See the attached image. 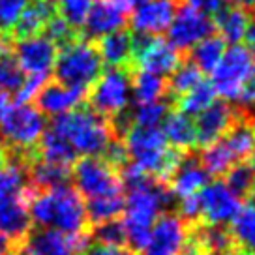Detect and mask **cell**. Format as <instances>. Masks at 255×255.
Returning a JSON list of instances; mask_svg holds the SVG:
<instances>
[{
	"label": "cell",
	"instance_id": "1",
	"mask_svg": "<svg viewBox=\"0 0 255 255\" xmlns=\"http://www.w3.org/2000/svg\"><path fill=\"white\" fill-rule=\"evenodd\" d=\"M124 195V233H126V246L135 254H143L148 244L152 225L163 214V208H167L175 195L169 190L167 184L158 182L152 176L133 188H128Z\"/></svg>",
	"mask_w": 255,
	"mask_h": 255
},
{
	"label": "cell",
	"instance_id": "2",
	"mask_svg": "<svg viewBox=\"0 0 255 255\" xmlns=\"http://www.w3.org/2000/svg\"><path fill=\"white\" fill-rule=\"evenodd\" d=\"M28 210L32 223H36L38 227L62 233H85L90 229L85 201L72 186L36 191L32 195Z\"/></svg>",
	"mask_w": 255,
	"mask_h": 255
},
{
	"label": "cell",
	"instance_id": "3",
	"mask_svg": "<svg viewBox=\"0 0 255 255\" xmlns=\"http://www.w3.org/2000/svg\"><path fill=\"white\" fill-rule=\"evenodd\" d=\"M51 129L72 144L75 154L102 156L113 137L111 122L90 107H77L70 113L55 117Z\"/></svg>",
	"mask_w": 255,
	"mask_h": 255
},
{
	"label": "cell",
	"instance_id": "4",
	"mask_svg": "<svg viewBox=\"0 0 255 255\" xmlns=\"http://www.w3.org/2000/svg\"><path fill=\"white\" fill-rule=\"evenodd\" d=\"M45 128L43 113L32 104H8L0 111V139L9 156L30 159Z\"/></svg>",
	"mask_w": 255,
	"mask_h": 255
},
{
	"label": "cell",
	"instance_id": "5",
	"mask_svg": "<svg viewBox=\"0 0 255 255\" xmlns=\"http://www.w3.org/2000/svg\"><path fill=\"white\" fill-rule=\"evenodd\" d=\"M53 72L58 83L90 88L104 73V60L92 41L77 38L60 47V53H56Z\"/></svg>",
	"mask_w": 255,
	"mask_h": 255
},
{
	"label": "cell",
	"instance_id": "6",
	"mask_svg": "<svg viewBox=\"0 0 255 255\" xmlns=\"http://www.w3.org/2000/svg\"><path fill=\"white\" fill-rule=\"evenodd\" d=\"M131 73L133 72L126 68H113L102 73L88 88V107L107 120L126 113L131 100Z\"/></svg>",
	"mask_w": 255,
	"mask_h": 255
},
{
	"label": "cell",
	"instance_id": "7",
	"mask_svg": "<svg viewBox=\"0 0 255 255\" xmlns=\"http://www.w3.org/2000/svg\"><path fill=\"white\" fill-rule=\"evenodd\" d=\"M255 70V56L246 45L233 43L229 49H225L220 64L214 68L212 75V87L216 96H222L225 102H237L242 88L246 87L250 77Z\"/></svg>",
	"mask_w": 255,
	"mask_h": 255
},
{
	"label": "cell",
	"instance_id": "8",
	"mask_svg": "<svg viewBox=\"0 0 255 255\" xmlns=\"http://www.w3.org/2000/svg\"><path fill=\"white\" fill-rule=\"evenodd\" d=\"M72 178L75 190L87 201L124 193L120 173L102 156H85L75 161L72 165Z\"/></svg>",
	"mask_w": 255,
	"mask_h": 255
},
{
	"label": "cell",
	"instance_id": "9",
	"mask_svg": "<svg viewBox=\"0 0 255 255\" xmlns=\"http://www.w3.org/2000/svg\"><path fill=\"white\" fill-rule=\"evenodd\" d=\"M90 233H62L56 229H32L17 246L19 255H83L88 248Z\"/></svg>",
	"mask_w": 255,
	"mask_h": 255
},
{
	"label": "cell",
	"instance_id": "10",
	"mask_svg": "<svg viewBox=\"0 0 255 255\" xmlns=\"http://www.w3.org/2000/svg\"><path fill=\"white\" fill-rule=\"evenodd\" d=\"M133 41V72H148L154 75H171L180 66L182 58L167 40L148 34H131Z\"/></svg>",
	"mask_w": 255,
	"mask_h": 255
},
{
	"label": "cell",
	"instance_id": "11",
	"mask_svg": "<svg viewBox=\"0 0 255 255\" xmlns=\"http://www.w3.org/2000/svg\"><path fill=\"white\" fill-rule=\"evenodd\" d=\"M199 201V222L203 225H222L233 222V218L242 207V199H239L229 186L222 180L208 182L201 191H197Z\"/></svg>",
	"mask_w": 255,
	"mask_h": 255
},
{
	"label": "cell",
	"instance_id": "12",
	"mask_svg": "<svg viewBox=\"0 0 255 255\" xmlns=\"http://www.w3.org/2000/svg\"><path fill=\"white\" fill-rule=\"evenodd\" d=\"M191 223L175 212H163L152 225L143 255H178L190 239Z\"/></svg>",
	"mask_w": 255,
	"mask_h": 255
},
{
	"label": "cell",
	"instance_id": "13",
	"mask_svg": "<svg viewBox=\"0 0 255 255\" xmlns=\"http://www.w3.org/2000/svg\"><path fill=\"white\" fill-rule=\"evenodd\" d=\"M214 32L212 17L201 13L199 9L191 6H180L176 8V13L167 28L169 43L178 51H190L193 45H197L201 40H205Z\"/></svg>",
	"mask_w": 255,
	"mask_h": 255
},
{
	"label": "cell",
	"instance_id": "14",
	"mask_svg": "<svg viewBox=\"0 0 255 255\" xmlns=\"http://www.w3.org/2000/svg\"><path fill=\"white\" fill-rule=\"evenodd\" d=\"M128 13H131L128 0H98L90 6L87 21L81 28V38L100 40L102 36L122 30L128 23Z\"/></svg>",
	"mask_w": 255,
	"mask_h": 255
},
{
	"label": "cell",
	"instance_id": "15",
	"mask_svg": "<svg viewBox=\"0 0 255 255\" xmlns=\"http://www.w3.org/2000/svg\"><path fill=\"white\" fill-rule=\"evenodd\" d=\"M34 193L36 190L28 184H24L19 193L0 201V233H4L15 244V248L32 231V218L28 205H30Z\"/></svg>",
	"mask_w": 255,
	"mask_h": 255
},
{
	"label": "cell",
	"instance_id": "16",
	"mask_svg": "<svg viewBox=\"0 0 255 255\" xmlns=\"http://www.w3.org/2000/svg\"><path fill=\"white\" fill-rule=\"evenodd\" d=\"M11 49L24 75H41V77H49L58 53L55 43L43 34L15 40V43H11Z\"/></svg>",
	"mask_w": 255,
	"mask_h": 255
},
{
	"label": "cell",
	"instance_id": "17",
	"mask_svg": "<svg viewBox=\"0 0 255 255\" xmlns=\"http://www.w3.org/2000/svg\"><path fill=\"white\" fill-rule=\"evenodd\" d=\"M239 119V109H235L227 102H214L208 105L205 111L197 115L193 120L195 124V143L197 146L205 148L208 144L220 141L231 126Z\"/></svg>",
	"mask_w": 255,
	"mask_h": 255
},
{
	"label": "cell",
	"instance_id": "18",
	"mask_svg": "<svg viewBox=\"0 0 255 255\" xmlns=\"http://www.w3.org/2000/svg\"><path fill=\"white\" fill-rule=\"evenodd\" d=\"M87 96L88 88L70 87V85H64L58 81H53V83L47 81L36 94V102H38V109L43 115H49L55 119L64 113H70L81 107L83 102L87 100Z\"/></svg>",
	"mask_w": 255,
	"mask_h": 255
},
{
	"label": "cell",
	"instance_id": "19",
	"mask_svg": "<svg viewBox=\"0 0 255 255\" xmlns=\"http://www.w3.org/2000/svg\"><path fill=\"white\" fill-rule=\"evenodd\" d=\"M178 8V0H148L146 4L133 9L131 28L139 34L158 36L169 28Z\"/></svg>",
	"mask_w": 255,
	"mask_h": 255
},
{
	"label": "cell",
	"instance_id": "20",
	"mask_svg": "<svg viewBox=\"0 0 255 255\" xmlns=\"http://www.w3.org/2000/svg\"><path fill=\"white\" fill-rule=\"evenodd\" d=\"M208 180H210V175L205 171L199 156L193 154V150H190L184 154L182 161L178 163V167L173 173L167 186L175 197L182 199V197L201 191L208 184Z\"/></svg>",
	"mask_w": 255,
	"mask_h": 255
},
{
	"label": "cell",
	"instance_id": "21",
	"mask_svg": "<svg viewBox=\"0 0 255 255\" xmlns=\"http://www.w3.org/2000/svg\"><path fill=\"white\" fill-rule=\"evenodd\" d=\"M98 53L102 56L104 64L111 68H126L133 72V41L131 32L117 30L98 40Z\"/></svg>",
	"mask_w": 255,
	"mask_h": 255
},
{
	"label": "cell",
	"instance_id": "22",
	"mask_svg": "<svg viewBox=\"0 0 255 255\" xmlns=\"http://www.w3.org/2000/svg\"><path fill=\"white\" fill-rule=\"evenodd\" d=\"M55 2L49 0H28L24 6L23 13L17 21L15 28L11 32V40H23V38H32L38 36L45 30L49 19L55 15Z\"/></svg>",
	"mask_w": 255,
	"mask_h": 255
},
{
	"label": "cell",
	"instance_id": "23",
	"mask_svg": "<svg viewBox=\"0 0 255 255\" xmlns=\"http://www.w3.org/2000/svg\"><path fill=\"white\" fill-rule=\"evenodd\" d=\"M250 21H252V17L246 11V8H240V6H235L229 2L218 13L212 15L214 30L220 32V38L231 45L244 40Z\"/></svg>",
	"mask_w": 255,
	"mask_h": 255
},
{
	"label": "cell",
	"instance_id": "24",
	"mask_svg": "<svg viewBox=\"0 0 255 255\" xmlns=\"http://www.w3.org/2000/svg\"><path fill=\"white\" fill-rule=\"evenodd\" d=\"M161 133L165 137L167 144L178 150L190 152L193 150L197 143H195V124L193 120L180 111H169L165 119L161 122Z\"/></svg>",
	"mask_w": 255,
	"mask_h": 255
},
{
	"label": "cell",
	"instance_id": "25",
	"mask_svg": "<svg viewBox=\"0 0 255 255\" xmlns=\"http://www.w3.org/2000/svg\"><path fill=\"white\" fill-rule=\"evenodd\" d=\"M229 233L240 254L255 255V193L233 218Z\"/></svg>",
	"mask_w": 255,
	"mask_h": 255
},
{
	"label": "cell",
	"instance_id": "26",
	"mask_svg": "<svg viewBox=\"0 0 255 255\" xmlns=\"http://www.w3.org/2000/svg\"><path fill=\"white\" fill-rule=\"evenodd\" d=\"M34 156L38 159L49 161V163H56V165H64V167H72L75 163L77 154L72 148V144L68 143L62 135H58L51 128L43 131L40 143L34 150Z\"/></svg>",
	"mask_w": 255,
	"mask_h": 255
},
{
	"label": "cell",
	"instance_id": "27",
	"mask_svg": "<svg viewBox=\"0 0 255 255\" xmlns=\"http://www.w3.org/2000/svg\"><path fill=\"white\" fill-rule=\"evenodd\" d=\"M24 81V73L17 64L11 40L0 38V90L8 94H17Z\"/></svg>",
	"mask_w": 255,
	"mask_h": 255
},
{
	"label": "cell",
	"instance_id": "28",
	"mask_svg": "<svg viewBox=\"0 0 255 255\" xmlns=\"http://www.w3.org/2000/svg\"><path fill=\"white\" fill-rule=\"evenodd\" d=\"M225 49H227V43L220 36L210 34L190 49V62L195 64L203 73H212L222 60Z\"/></svg>",
	"mask_w": 255,
	"mask_h": 255
},
{
	"label": "cell",
	"instance_id": "29",
	"mask_svg": "<svg viewBox=\"0 0 255 255\" xmlns=\"http://www.w3.org/2000/svg\"><path fill=\"white\" fill-rule=\"evenodd\" d=\"M167 94V83L161 75H154L148 72L131 73V98L141 104L158 102Z\"/></svg>",
	"mask_w": 255,
	"mask_h": 255
},
{
	"label": "cell",
	"instance_id": "30",
	"mask_svg": "<svg viewBox=\"0 0 255 255\" xmlns=\"http://www.w3.org/2000/svg\"><path fill=\"white\" fill-rule=\"evenodd\" d=\"M26 163L28 159L6 154L4 165H0V201L23 190L26 184Z\"/></svg>",
	"mask_w": 255,
	"mask_h": 255
},
{
	"label": "cell",
	"instance_id": "31",
	"mask_svg": "<svg viewBox=\"0 0 255 255\" xmlns=\"http://www.w3.org/2000/svg\"><path fill=\"white\" fill-rule=\"evenodd\" d=\"M175 102V107L184 115H199L201 111H205L208 105H212L216 102V90L212 87V83L207 79H203L199 85L188 90L186 94L178 96L173 100Z\"/></svg>",
	"mask_w": 255,
	"mask_h": 255
},
{
	"label": "cell",
	"instance_id": "32",
	"mask_svg": "<svg viewBox=\"0 0 255 255\" xmlns=\"http://www.w3.org/2000/svg\"><path fill=\"white\" fill-rule=\"evenodd\" d=\"M85 210H87L88 227L111 222V220H119L124 212V193L122 195H113V197L88 199L87 205H85Z\"/></svg>",
	"mask_w": 255,
	"mask_h": 255
},
{
	"label": "cell",
	"instance_id": "33",
	"mask_svg": "<svg viewBox=\"0 0 255 255\" xmlns=\"http://www.w3.org/2000/svg\"><path fill=\"white\" fill-rule=\"evenodd\" d=\"M223 176H225V184L229 186V190L239 199H250L255 193V175L250 161L235 163Z\"/></svg>",
	"mask_w": 255,
	"mask_h": 255
},
{
	"label": "cell",
	"instance_id": "34",
	"mask_svg": "<svg viewBox=\"0 0 255 255\" xmlns=\"http://www.w3.org/2000/svg\"><path fill=\"white\" fill-rule=\"evenodd\" d=\"M205 79V75L193 62H180V66L171 73V79L167 83V94L171 100L186 94L188 90L199 85Z\"/></svg>",
	"mask_w": 255,
	"mask_h": 255
},
{
	"label": "cell",
	"instance_id": "35",
	"mask_svg": "<svg viewBox=\"0 0 255 255\" xmlns=\"http://www.w3.org/2000/svg\"><path fill=\"white\" fill-rule=\"evenodd\" d=\"M167 113H169V105L163 100H158V102H152V104L137 105L135 109L129 113V120L135 126L159 128Z\"/></svg>",
	"mask_w": 255,
	"mask_h": 255
},
{
	"label": "cell",
	"instance_id": "36",
	"mask_svg": "<svg viewBox=\"0 0 255 255\" xmlns=\"http://www.w3.org/2000/svg\"><path fill=\"white\" fill-rule=\"evenodd\" d=\"M88 233H90L92 242L111 244V246H126V233H124V225L120 220H111V222L94 225L92 229H88Z\"/></svg>",
	"mask_w": 255,
	"mask_h": 255
},
{
	"label": "cell",
	"instance_id": "37",
	"mask_svg": "<svg viewBox=\"0 0 255 255\" xmlns=\"http://www.w3.org/2000/svg\"><path fill=\"white\" fill-rule=\"evenodd\" d=\"M56 2H58V15L70 26L81 32L92 2L90 0H56Z\"/></svg>",
	"mask_w": 255,
	"mask_h": 255
},
{
	"label": "cell",
	"instance_id": "38",
	"mask_svg": "<svg viewBox=\"0 0 255 255\" xmlns=\"http://www.w3.org/2000/svg\"><path fill=\"white\" fill-rule=\"evenodd\" d=\"M28 0H0V38H9Z\"/></svg>",
	"mask_w": 255,
	"mask_h": 255
},
{
	"label": "cell",
	"instance_id": "39",
	"mask_svg": "<svg viewBox=\"0 0 255 255\" xmlns=\"http://www.w3.org/2000/svg\"><path fill=\"white\" fill-rule=\"evenodd\" d=\"M43 32H45V36L55 43L56 47H64V45H68V43L75 41L77 38H81V32L75 30L73 26H70L62 17L56 15V13L49 19V23Z\"/></svg>",
	"mask_w": 255,
	"mask_h": 255
},
{
	"label": "cell",
	"instance_id": "40",
	"mask_svg": "<svg viewBox=\"0 0 255 255\" xmlns=\"http://www.w3.org/2000/svg\"><path fill=\"white\" fill-rule=\"evenodd\" d=\"M83 255H139L128 246H111V244H100L90 242Z\"/></svg>",
	"mask_w": 255,
	"mask_h": 255
},
{
	"label": "cell",
	"instance_id": "41",
	"mask_svg": "<svg viewBox=\"0 0 255 255\" xmlns=\"http://www.w3.org/2000/svg\"><path fill=\"white\" fill-rule=\"evenodd\" d=\"M186 4L191 8L199 9L201 13L212 17L227 4V0H186Z\"/></svg>",
	"mask_w": 255,
	"mask_h": 255
},
{
	"label": "cell",
	"instance_id": "42",
	"mask_svg": "<svg viewBox=\"0 0 255 255\" xmlns=\"http://www.w3.org/2000/svg\"><path fill=\"white\" fill-rule=\"evenodd\" d=\"M244 40L248 41V49H250V51H252V55L255 56V19H252L250 24H248V30H246Z\"/></svg>",
	"mask_w": 255,
	"mask_h": 255
},
{
	"label": "cell",
	"instance_id": "43",
	"mask_svg": "<svg viewBox=\"0 0 255 255\" xmlns=\"http://www.w3.org/2000/svg\"><path fill=\"white\" fill-rule=\"evenodd\" d=\"M13 248H15V244H13L4 233H0V255L8 254V252H11Z\"/></svg>",
	"mask_w": 255,
	"mask_h": 255
},
{
	"label": "cell",
	"instance_id": "44",
	"mask_svg": "<svg viewBox=\"0 0 255 255\" xmlns=\"http://www.w3.org/2000/svg\"><path fill=\"white\" fill-rule=\"evenodd\" d=\"M227 2L240 8H255V0H227Z\"/></svg>",
	"mask_w": 255,
	"mask_h": 255
},
{
	"label": "cell",
	"instance_id": "45",
	"mask_svg": "<svg viewBox=\"0 0 255 255\" xmlns=\"http://www.w3.org/2000/svg\"><path fill=\"white\" fill-rule=\"evenodd\" d=\"M9 104V94L8 92H4V90H0V111Z\"/></svg>",
	"mask_w": 255,
	"mask_h": 255
},
{
	"label": "cell",
	"instance_id": "46",
	"mask_svg": "<svg viewBox=\"0 0 255 255\" xmlns=\"http://www.w3.org/2000/svg\"><path fill=\"white\" fill-rule=\"evenodd\" d=\"M148 0H128V4H129V8H131V11L133 9H137L139 6H143V4H146Z\"/></svg>",
	"mask_w": 255,
	"mask_h": 255
},
{
	"label": "cell",
	"instance_id": "47",
	"mask_svg": "<svg viewBox=\"0 0 255 255\" xmlns=\"http://www.w3.org/2000/svg\"><path fill=\"white\" fill-rule=\"evenodd\" d=\"M4 161H6V148L0 143V165H4Z\"/></svg>",
	"mask_w": 255,
	"mask_h": 255
},
{
	"label": "cell",
	"instance_id": "48",
	"mask_svg": "<svg viewBox=\"0 0 255 255\" xmlns=\"http://www.w3.org/2000/svg\"><path fill=\"white\" fill-rule=\"evenodd\" d=\"M250 161V165H252V169H254V175H255V156L252 159H248Z\"/></svg>",
	"mask_w": 255,
	"mask_h": 255
},
{
	"label": "cell",
	"instance_id": "49",
	"mask_svg": "<svg viewBox=\"0 0 255 255\" xmlns=\"http://www.w3.org/2000/svg\"><path fill=\"white\" fill-rule=\"evenodd\" d=\"M4 255H19L17 252H8V254H4Z\"/></svg>",
	"mask_w": 255,
	"mask_h": 255
},
{
	"label": "cell",
	"instance_id": "50",
	"mask_svg": "<svg viewBox=\"0 0 255 255\" xmlns=\"http://www.w3.org/2000/svg\"><path fill=\"white\" fill-rule=\"evenodd\" d=\"M252 77H254V79H255V70H254V75H252Z\"/></svg>",
	"mask_w": 255,
	"mask_h": 255
}]
</instances>
